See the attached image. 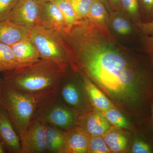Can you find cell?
<instances>
[{
	"label": "cell",
	"mask_w": 153,
	"mask_h": 153,
	"mask_svg": "<svg viewBox=\"0 0 153 153\" xmlns=\"http://www.w3.org/2000/svg\"><path fill=\"white\" fill-rule=\"evenodd\" d=\"M112 27L114 30L118 34L126 36L131 33L132 27L129 22L123 17H115L112 22Z\"/></svg>",
	"instance_id": "24"
},
{
	"label": "cell",
	"mask_w": 153,
	"mask_h": 153,
	"mask_svg": "<svg viewBox=\"0 0 153 153\" xmlns=\"http://www.w3.org/2000/svg\"><path fill=\"white\" fill-rule=\"evenodd\" d=\"M35 120L45 124L67 130L76 125L77 114L63 105L59 98V92L43 105L36 114Z\"/></svg>",
	"instance_id": "5"
},
{
	"label": "cell",
	"mask_w": 153,
	"mask_h": 153,
	"mask_svg": "<svg viewBox=\"0 0 153 153\" xmlns=\"http://www.w3.org/2000/svg\"><path fill=\"white\" fill-rule=\"evenodd\" d=\"M67 130L64 153H87L89 135L79 126H74Z\"/></svg>",
	"instance_id": "12"
},
{
	"label": "cell",
	"mask_w": 153,
	"mask_h": 153,
	"mask_svg": "<svg viewBox=\"0 0 153 153\" xmlns=\"http://www.w3.org/2000/svg\"><path fill=\"white\" fill-rule=\"evenodd\" d=\"M78 83L70 81L61 82L59 87V93L60 97L66 103L76 110V112L80 113V116L84 113L85 110V89H82Z\"/></svg>",
	"instance_id": "9"
},
{
	"label": "cell",
	"mask_w": 153,
	"mask_h": 153,
	"mask_svg": "<svg viewBox=\"0 0 153 153\" xmlns=\"http://www.w3.org/2000/svg\"><path fill=\"white\" fill-rule=\"evenodd\" d=\"M121 6L129 14L137 16L139 14L138 0H120Z\"/></svg>",
	"instance_id": "26"
},
{
	"label": "cell",
	"mask_w": 153,
	"mask_h": 153,
	"mask_svg": "<svg viewBox=\"0 0 153 153\" xmlns=\"http://www.w3.org/2000/svg\"><path fill=\"white\" fill-rule=\"evenodd\" d=\"M144 8L149 13H153V0H141Z\"/></svg>",
	"instance_id": "28"
},
{
	"label": "cell",
	"mask_w": 153,
	"mask_h": 153,
	"mask_svg": "<svg viewBox=\"0 0 153 153\" xmlns=\"http://www.w3.org/2000/svg\"><path fill=\"white\" fill-rule=\"evenodd\" d=\"M145 43L148 52L153 55V36L146 38Z\"/></svg>",
	"instance_id": "29"
},
{
	"label": "cell",
	"mask_w": 153,
	"mask_h": 153,
	"mask_svg": "<svg viewBox=\"0 0 153 153\" xmlns=\"http://www.w3.org/2000/svg\"><path fill=\"white\" fill-rule=\"evenodd\" d=\"M151 120H152V123L153 125V100L152 102V105H151Z\"/></svg>",
	"instance_id": "34"
},
{
	"label": "cell",
	"mask_w": 153,
	"mask_h": 153,
	"mask_svg": "<svg viewBox=\"0 0 153 153\" xmlns=\"http://www.w3.org/2000/svg\"><path fill=\"white\" fill-rule=\"evenodd\" d=\"M1 72V70H0V72Z\"/></svg>",
	"instance_id": "35"
},
{
	"label": "cell",
	"mask_w": 153,
	"mask_h": 153,
	"mask_svg": "<svg viewBox=\"0 0 153 153\" xmlns=\"http://www.w3.org/2000/svg\"><path fill=\"white\" fill-rule=\"evenodd\" d=\"M19 136L21 153L47 152L45 126L39 121L34 120L31 122Z\"/></svg>",
	"instance_id": "7"
},
{
	"label": "cell",
	"mask_w": 153,
	"mask_h": 153,
	"mask_svg": "<svg viewBox=\"0 0 153 153\" xmlns=\"http://www.w3.org/2000/svg\"><path fill=\"white\" fill-rule=\"evenodd\" d=\"M47 152L64 153L66 141V131L62 129L45 124Z\"/></svg>",
	"instance_id": "15"
},
{
	"label": "cell",
	"mask_w": 153,
	"mask_h": 153,
	"mask_svg": "<svg viewBox=\"0 0 153 153\" xmlns=\"http://www.w3.org/2000/svg\"><path fill=\"white\" fill-rule=\"evenodd\" d=\"M140 27L143 34L149 35L153 33V21L146 23H140Z\"/></svg>",
	"instance_id": "27"
},
{
	"label": "cell",
	"mask_w": 153,
	"mask_h": 153,
	"mask_svg": "<svg viewBox=\"0 0 153 153\" xmlns=\"http://www.w3.org/2000/svg\"><path fill=\"white\" fill-rule=\"evenodd\" d=\"M19 0H0V21L8 19Z\"/></svg>",
	"instance_id": "25"
},
{
	"label": "cell",
	"mask_w": 153,
	"mask_h": 153,
	"mask_svg": "<svg viewBox=\"0 0 153 153\" xmlns=\"http://www.w3.org/2000/svg\"><path fill=\"white\" fill-rule=\"evenodd\" d=\"M99 1L103 3L106 7L108 8L109 7V2L108 0H99Z\"/></svg>",
	"instance_id": "33"
},
{
	"label": "cell",
	"mask_w": 153,
	"mask_h": 153,
	"mask_svg": "<svg viewBox=\"0 0 153 153\" xmlns=\"http://www.w3.org/2000/svg\"><path fill=\"white\" fill-rule=\"evenodd\" d=\"M40 6V26L61 33H66V23L58 6L53 1Z\"/></svg>",
	"instance_id": "10"
},
{
	"label": "cell",
	"mask_w": 153,
	"mask_h": 153,
	"mask_svg": "<svg viewBox=\"0 0 153 153\" xmlns=\"http://www.w3.org/2000/svg\"><path fill=\"white\" fill-rule=\"evenodd\" d=\"M57 94L33 95L18 90L0 79V105L7 113L19 135L35 120L42 105Z\"/></svg>",
	"instance_id": "3"
},
{
	"label": "cell",
	"mask_w": 153,
	"mask_h": 153,
	"mask_svg": "<svg viewBox=\"0 0 153 153\" xmlns=\"http://www.w3.org/2000/svg\"><path fill=\"white\" fill-rule=\"evenodd\" d=\"M0 141L9 152L21 153L20 137L7 113L0 105Z\"/></svg>",
	"instance_id": "8"
},
{
	"label": "cell",
	"mask_w": 153,
	"mask_h": 153,
	"mask_svg": "<svg viewBox=\"0 0 153 153\" xmlns=\"http://www.w3.org/2000/svg\"><path fill=\"white\" fill-rule=\"evenodd\" d=\"M4 72L3 79L18 90L33 95L52 96L59 92L66 71L51 60L40 59Z\"/></svg>",
	"instance_id": "2"
},
{
	"label": "cell",
	"mask_w": 153,
	"mask_h": 153,
	"mask_svg": "<svg viewBox=\"0 0 153 153\" xmlns=\"http://www.w3.org/2000/svg\"><path fill=\"white\" fill-rule=\"evenodd\" d=\"M103 139L111 152L119 153L125 149L127 140L123 135L114 131H108L102 136Z\"/></svg>",
	"instance_id": "19"
},
{
	"label": "cell",
	"mask_w": 153,
	"mask_h": 153,
	"mask_svg": "<svg viewBox=\"0 0 153 153\" xmlns=\"http://www.w3.org/2000/svg\"><path fill=\"white\" fill-rule=\"evenodd\" d=\"M63 33L38 26L30 31V38L37 47L41 59L51 60L62 68L72 65L69 46L63 38Z\"/></svg>",
	"instance_id": "4"
},
{
	"label": "cell",
	"mask_w": 153,
	"mask_h": 153,
	"mask_svg": "<svg viewBox=\"0 0 153 153\" xmlns=\"http://www.w3.org/2000/svg\"><path fill=\"white\" fill-rule=\"evenodd\" d=\"M108 2L116 7H120V0H108Z\"/></svg>",
	"instance_id": "30"
},
{
	"label": "cell",
	"mask_w": 153,
	"mask_h": 153,
	"mask_svg": "<svg viewBox=\"0 0 153 153\" xmlns=\"http://www.w3.org/2000/svg\"><path fill=\"white\" fill-rule=\"evenodd\" d=\"M11 46L0 43V70L11 71L19 67Z\"/></svg>",
	"instance_id": "20"
},
{
	"label": "cell",
	"mask_w": 153,
	"mask_h": 153,
	"mask_svg": "<svg viewBox=\"0 0 153 153\" xmlns=\"http://www.w3.org/2000/svg\"><path fill=\"white\" fill-rule=\"evenodd\" d=\"M76 66L113 104L139 122L150 119L153 73L130 59L108 37L97 34L84 41L77 51Z\"/></svg>",
	"instance_id": "1"
},
{
	"label": "cell",
	"mask_w": 153,
	"mask_h": 153,
	"mask_svg": "<svg viewBox=\"0 0 153 153\" xmlns=\"http://www.w3.org/2000/svg\"><path fill=\"white\" fill-rule=\"evenodd\" d=\"M111 124L121 128H129V125L126 117L114 108H109L102 113Z\"/></svg>",
	"instance_id": "21"
},
{
	"label": "cell",
	"mask_w": 153,
	"mask_h": 153,
	"mask_svg": "<svg viewBox=\"0 0 153 153\" xmlns=\"http://www.w3.org/2000/svg\"><path fill=\"white\" fill-rule=\"evenodd\" d=\"M108 14L104 4L99 0H93L91 6L87 20L94 27L108 34L107 25Z\"/></svg>",
	"instance_id": "17"
},
{
	"label": "cell",
	"mask_w": 153,
	"mask_h": 153,
	"mask_svg": "<svg viewBox=\"0 0 153 153\" xmlns=\"http://www.w3.org/2000/svg\"><path fill=\"white\" fill-rule=\"evenodd\" d=\"M19 66L34 63L41 59L38 49L30 37L11 46Z\"/></svg>",
	"instance_id": "11"
},
{
	"label": "cell",
	"mask_w": 153,
	"mask_h": 153,
	"mask_svg": "<svg viewBox=\"0 0 153 153\" xmlns=\"http://www.w3.org/2000/svg\"><path fill=\"white\" fill-rule=\"evenodd\" d=\"M41 7L35 0H19L8 20L31 31L40 26Z\"/></svg>",
	"instance_id": "6"
},
{
	"label": "cell",
	"mask_w": 153,
	"mask_h": 153,
	"mask_svg": "<svg viewBox=\"0 0 153 153\" xmlns=\"http://www.w3.org/2000/svg\"><path fill=\"white\" fill-rule=\"evenodd\" d=\"M5 152V148L4 147V146H3L1 141H0V153H4Z\"/></svg>",
	"instance_id": "32"
},
{
	"label": "cell",
	"mask_w": 153,
	"mask_h": 153,
	"mask_svg": "<svg viewBox=\"0 0 153 153\" xmlns=\"http://www.w3.org/2000/svg\"><path fill=\"white\" fill-rule=\"evenodd\" d=\"M111 152L103 137L91 136L89 138L87 153H108Z\"/></svg>",
	"instance_id": "23"
},
{
	"label": "cell",
	"mask_w": 153,
	"mask_h": 153,
	"mask_svg": "<svg viewBox=\"0 0 153 153\" xmlns=\"http://www.w3.org/2000/svg\"><path fill=\"white\" fill-rule=\"evenodd\" d=\"M30 30L11 22L8 19L0 21V43L11 46L30 37Z\"/></svg>",
	"instance_id": "14"
},
{
	"label": "cell",
	"mask_w": 153,
	"mask_h": 153,
	"mask_svg": "<svg viewBox=\"0 0 153 153\" xmlns=\"http://www.w3.org/2000/svg\"><path fill=\"white\" fill-rule=\"evenodd\" d=\"M73 7L79 21L87 19L93 0H68Z\"/></svg>",
	"instance_id": "22"
},
{
	"label": "cell",
	"mask_w": 153,
	"mask_h": 153,
	"mask_svg": "<svg viewBox=\"0 0 153 153\" xmlns=\"http://www.w3.org/2000/svg\"><path fill=\"white\" fill-rule=\"evenodd\" d=\"M83 80L88 97L94 107L102 112L114 108V105L109 99L90 79L84 76Z\"/></svg>",
	"instance_id": "16"
},
{
	"label": "cell",
	"mask_w": 153,
	"mask_h": 153,
	"mask_svg": "<svg viewBox=\"0 0 153 153\" xmlns=\"http://www.w3.org/2000/svg\"><path fill=\"white\" fill-rule=\"evenodd\" d=\"M63 15L66 25V32L68 33L73 27L79 24L78 20L73 7L68 0H54Z\"/></svg>",
	"instance_id": "18"
},
{
	"label": "cell",
	"mask_w": 153,
	"mask_h": 153,
	"mask_svg": "<svg viewBox=\"0 0 153 153\" xmlns=\"http://www.w3.org/2000/svg\"><path fill=\"white\" fill-rule=\"evenodd\" d=\"M80 127L91 136H102L110 128L111 123L102 114L80 116Z\"/></svg>",
	"instance_id": "13"
},
{
	"label": "cell",
	"mask_w": 153,
	"mask_h": 153,
	"mask_svg": "<svg viewBox=\"0 0 153 153\" xmlns=\"http://www.w3.org/2000/svg\"><path fill=\"white\" fill-rule=\"evenodd\" d=\"M35 1L39 5H41L43 4H45V3L53 1L54 0H35Z\"/></svg>",
	"instance_id": "31"
}]
</instances>
